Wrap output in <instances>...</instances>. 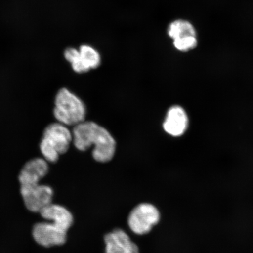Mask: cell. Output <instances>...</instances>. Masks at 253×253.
Segmentation results:
<instances>
[{"instance_id": "6da1fadb", "label": "cell", "mask_w": 253, "mask_h": 253, "mask_svg": "<svg viewBox=\"0 0 253 253\" xmlns=\"http://www.w3.org/2000/svg\"><path fill=\"white\" fill-rule=\"evenodd\" d=\"M73 142L78 150L84 151L93 146L92 156L99 163L112 160L116 149V142L108 130L93 122H83L74 126Z\"/></svg>"}, {"instance_id": "7a4b0ae2", "label": "cell", "mask_w": 253, "mask_h": 253, "mask_svg": "<svg viewBox=\"0 0 253 253\" xmlns=\"http://www.w3.org/2000/svg\"><path fill=\"white\" fill-rule=\"evenodd\" d=\"M72 141V132L67 126L59 122L53 123L44 130L40 150L46 161L55 163L60 155L68 151Z\"/></svg>"}, {"instance_id": "3957f363", "label": "cell", "mask_w": 253, "mask_h": 253, "mask_svg": "<svg viewBox=\"0 0 253 253\" xmlns=\"http://www.w3.org/2000/svg\"><path fill=\"white\" fill-rule=\"evenodd\" d=\"M86 113L84 102L67 88H62L57 93L53 114L59 123L77 126L84 121Z\"/></svg>"}, {"instance_id": "277c9868", "label": "cell", "mask_w": 253, "mask_h": 253, "mask_svg": "<svg viewBox=\"0 0 253 253\" xmlns=\"http://www.w3.org/2000/svg\"><path fill=\"white\" fill-rule=\"evenodd\" d=\"M160 218V211L154 205L142 203L137 205L129 214L128 226L135 234L145 235L159 223Z\"/></svg>"}, {"instance_id": "5b68a950", "label": "cell", "mask_w": 253, "mask_h": 253, "mask_svg": "<svg viewBox=\"0 0 253 253\" xmlns=\"http://www.w3.org/2000/svg\"><path fill=\"white\" fill-rule=\"evenodd\" d=\"M25 207L33 212H40L52 204L53 191L49 186L39 184L21 186Z\"/></svg>"}, {"instance_id": "8992f818", "label": "cell", "mask_w": 253, "mask_h": 253, "mask_svg": "<svg viewBox=\"0 0 253 253\" xmlns=\"http://www.w3.org/2000/svg\"><path fill=\"white\" fill-rule=\"evenodd\" d=\"M67 232L54 222H42L34 226L33 235L38 244L50 248L65 244Z\"/></svg>"}, {"instance_id": "52a82bcc", "label": "cell", "mask_w": 253, "mask_h": 253, "mask_svg": "<svg viewBox=\"0 0 253 253\" xmlns=\"http://www.w3.org/2000/svg\"><path fill=\"white\" fill-rule=\"evenodd\" d=\"M189 118L182 107L175 105L168 110L163 122V128L167 134L173 137H181L187 131Z\"/></svg>"}, {"instance_id": "ba28073f", "label": "cell", "mask_w": 253, "mask_h": 253, "mask_svg": "<svg viewBox=\"0 0 253 253\" xmlns=\"http://www.w3.org/2000/svg\"><path fill=\"white\" fill-rule=\"evenodd\" d=\"M106 253H139L137 245L125 231L116 229L104 237Z\"/></svg>"}, {"instance_id": "9c48e42d", "label": "cell", "mask_w": 253, "mask_h": 253, "mask_svg": "<svg viewBox=\"0 0 253 253\" xmlns=\"http://www.w3.org/2000/svg\"><path fill=\"white\" fill-rule=\"evenodd\" d=\"M48 165L42 158H35L24 166L19 175L21 186H32L39 184L41 179L48 172Z\"/></svg>"}, {"instance_id": "30bf717a", "label": "cell", "mask_w": 253, "mask_h": 253, "mask_svg": "<svg viewBox=\"0 0 253 253\" xmlns=\"http://www.w3.org/2000/svg\"><path fill=\"white\" fill-rule=\"evenodd\" d=\"M43 219L52 221L66 230H68L74 222L72 214L62 206L50 204L40 212Z\"/></svg>"}, {"instance_id": "8fae6325", "label": "cell", "mask_w": 253, "mask_h": 253, "mask_svg": "<svg viewBox=\"0 0 253 253\" xmlns=\"http://www.w3.org/2000/svg\"><path fill=\"white\" fill-rule=\"evenodd\" d=\"M167 34L172 40L189 36H197L194 25L185 20H176L170 23L168 27Z\"/></svg>"}, {"instance_id": "7c38bea8", "label": "cell", "mask_w": 253, "mask_h": 253, "mask_svg": "<svg viewBox=\"0 0 253 253\" xmlns=\"http://www.w3.org/2000/svg\"><path fill=\"white\" fill-rule=\"evenodd\" d=\"M79 51L81 61L88 71L99 67L101 57L94 47L87 45H82L79 47Z\"/></svg>"}, {"instance_id": "4fadbf2b", "label": "cell", "mask_w": 253, "mask_h": 253, "mask_svg": "<svg viewBox=\"0 0 253 253\" xmlns=\"http://www.w3.org/2000/svg\"><path fill=\"white\" fill-rule=\"evenodd\" d=\"M64 56L65 59L71 63L72 67L75 72L78 74H84L88 72L81 61L79 50L69 47L65 50Z\"/></svg>"}, {"instance_id": "5bb4252c", "label": "cell", "mask_w": 253, "mask_h": 253, "mask_svg": "<svg viewBox=\"0 0 253 253\" xmlns=\"http://www.w3.org/2000/svg\"><path fill=\"white\" fill-rule=\"evenodd\" d=\"M197 36H189L179 38L173 40L174 47L178 51L186 52L191 51L198 46Z\"/></svg>"}]
</instances>
